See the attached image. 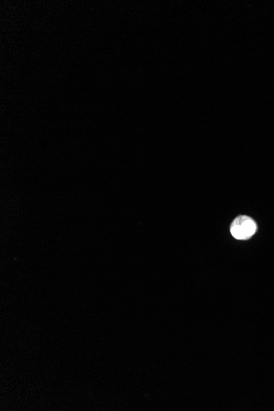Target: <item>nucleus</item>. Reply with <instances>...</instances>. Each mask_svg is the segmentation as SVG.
<instances>
[{"mask_svg":"<svg viewBox=\"0 0 274 411\" xmlns=\"http://www.w3.org/2000/svg\"><path fill=\"white\" fill-rule=\"evenodd\" d=\"M230 231L235 239L248 240L256 234L257 224L251 217L242 215L232 222Z\"/></svg>","mask_w":274,"mask_h":411,"instance_id":"obj_1","label":"nucleus"}]
</instances>
